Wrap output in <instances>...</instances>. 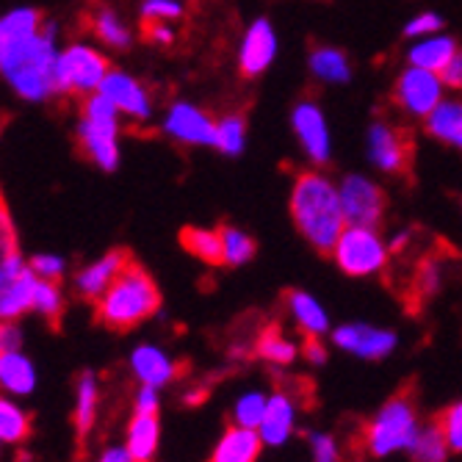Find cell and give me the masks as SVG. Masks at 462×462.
Instances as JSON below:
<instances>
[{"instance_id": "obj_1", "label": "cell", "mask_w": 462, "mask_h": 462, "mask_svg": "<svg viewBox=\"0 0 462 462\" xmlns=\"http://www.w3.org/2000/svg\"><path fill=\"white\" fill-rule=\"evenodd\" d=\"M59 25L42 20L39 9L17 6L0 14V78L25 103L61 97Z\"/></svg>"}, {"instance_id": "obj_2", "label": "cell", "mask_w": 462, "mask_h": 462, "mask_svg": "<svg viewBox=\"0 0 462 462\" xmlns=\"http://www.w3.org/2000/svg\"><path fill=\"white\" fill-rule=\"evenodd\" d=\"M291 217L302 238L321 255H332L346 227L341 191L321 172H300L291 189Z\"/></svg>"}, {"instance_id": "obj_3", "label": "cell", "mask_w": 462, "mask_h": 462, "mask_svg": "<svg viewBox=\"0 0 462 462\" xmlns=\"http://www.w3.org/2000/svg\"><path fill=\"white\" fill-rule=\"evenodd\" d=\"M161 308V291L155 280L136 263H128L111 288L97 300V319L116 332L134 329L152 319Z\"/></svg>"}, {"instance_id": "obj_4", "label": "cell", "mask_w": 462, "mask_h": 462, "mask_svg": "<svg viewBox=\"0 0 462 462\" xmlns=\"http://www.w3.org/2000/svg\"><path fill=\"white\" fill-rule=\"evenodd\" d=\"M418 430H421V421H418L412 399L393 396L365 424L363 443L371 457H391L396 451H407Z\"/></svg>"}, {"instance_id": "obj_5", "label": "cell", "mask_w": 462, "mask_h": 462, "mask_svg": "<svg viewBox=\"0 0 462 462\" xmlns=\"http://www.w3.org/2000/svg\"><path fill=\"white\" fill-rule=\"evenodd\" d=\"M391 255V246L376 227H357L346 225L341 238L335 241L332 261L349 277H371L383 272Z\"/></svg>"}, {"instance_id": "obj_6", "label": "cell", "mask_w": 462, "mask_h": 462, "mask_svg": "<svg viewBox=\"0 0 462 462\" xmlns=\"http://www.w3.org/2000/svg\"><path fill=\"white\" fill-rule=\"evenodd\" d=\"M111 72L108 59L87 45V42H72L59 53V83H61V95H78V97H89L100 92L106 75Z\"/></svg>"}, {"instance_id": "obj_7", "label": "cell", "mask_w": 462, "mask_h": 462, "mask_svg": "<svg viewBox=\"0 0 462 462\" xmlns=\"http://www.w3.org/2000/svg\"><path fill=\"white\" fill-rule=\"evenodd\" d=\"M39 277L31 261L20 249L9 252L0 261V321H20L23 316L33 313V293Z\"/></svg>"}, {"instance_id": "obj_8", "label": "cell", "mask_w": 462, "mask_h": 462, "mask_svg": "<svg viewBox=\"0 0 462 462\" xmlns=\"http://www.w3.org/2000/svg\"><path fill=\"white\" fill-rule=\"evenodd\" d=\"M368 158L380 172L388 175H410L412 172V136L404 128L376 119L371 122L365 136Z\"/></svg>"}, {"instance_id": "obj_9", "label": "cell", "mask_w": 462, "mask_h": 462, "mask_svg": "<svg viewBox=\"0 0 462 462\" xmlns=\"http://www.w3.org/2000/svg\"><path fill=\"white\" fill-rule=\"evenodd\" d=\"M443 89H446V83H443L440 72H432L424 67H407L396 78L393 97H396L399 108L407 111L410 116L427 119L443 103Z\"/></svg>"}, {"instance_id": "obj_10", "label": "cell", "mask_w": 462, "mask_h": 462, "mask_svg": "<svg viewBox=\"0 0 462 462\" xmlns=\"http://www.w3.org/2000/svg\"><path fill=\"white\" fill-rule=\"evenodd\" d=\"M341 191V205H344V217L346 225L357 227H380L388 197L380 183H374L363 175H346L338 186Z\"/></svg>"}, {"instance_id": "obj_11", "label": "cell", "mask_w": 462, "mask_h": 462, "mask_svg": "<svg viewBox=\"0 0 462 462\" xmlns=\"http://www.w3.org/2000/svg\"><path fill=\"white\" fill-rule=\"evenodd\" d=\"M119 119H92V116H78V125H75V136H78V144L83 150L97 170L103 172H116L119 166Z\"/></svg>"}, {"instance_id": "obj_12", "label": "cell", "mask_w": 462, "mask_h": 462, "mask_svg": "<svg viewBox=\"0 0 462 462\" xmlns=\"http://www.w3.org/2000/svg\"><path fill=\"white\" fill-rule=\"evenodd\" d=\"M332 344L360 360H385L399 346V338L393 329L352 321V324H341L332 332Z\"/></svg>"}, {"instance_id": "obj_13", "label": "cell", "mask_w": 462, "mask_h": 462, "mask_svg": "<svg viewBox=\"0 0 462 462\" xmlns=\"http://www.w3.org/2000/svg\"><path fill=\"white\" fill-rule=\"evenodd\" d=\"M163 134L189 147H217V122L199 106L178 100L163 114Z\"/></svg>"}, {"instance_id": "obj_14", "label": "cell", "mask_w": 462, "mask_h": 462, "mask_svg": "<svg viewBox=\"0 0 462 462\" xmlns=\"http://www.w3.org/2000/svg\"><path fill=\"white\" fill-rule=\"evenodd\" d=\"M291 125H293V134H297L305 155L313 163H327L332 142H329V128H327V119L321 114L319 103L316 100L297 103V108L291 114Z\"/></svg>"}, {"instance_id": "obj_15", "label": "cell", "mask_w": 462, "mask_h": 462, "mask_svg": "<svg viewBox=\"0 0 462 462\" xmlns=\"http://www.w3.org/2000/svg\"><path fill=\"white\" fill-rule=\"evenodd\" d=\"M277 56V33L266 17L255 20L241 42V53H238V69L244 78H258L263 75Z\"/></svg>"}, {"instance_id": "obj_16", "label": "cell", "mask_w": 462, "mask_h": 462, "mask_svg": "<svg viewBox=\"0 0 462 462\" xmlns=\"http://www.w3.org/2000/svg\"><path fill=\"white\" fill-rule=\"evenodd\" d=\"M100 92L119 108V114L131 116V119H147L152 114V100L144 83L122 69H111L103 80Z\"/></svg>"}, {"instance_id": "obj_17", "label": "cell", "mask_w": 462, "mask_h": 462, "mask_svg": "<svg viewBox=\"0 0 462 462\" xmlns=\"http://www.w3.org/2000/svg\"><path fill=\"white\" fill-rule=\"evenodd\" d=\"M128 263H131V258H128V252H125V249L106 252V255L95 258L92 263H87L72 277L75 293L83 300H95L97 302Z\"/></svg>"}, {"instance_id": "obj_18", "label": "cell", "mask_w": 462, "mask_h": 462, "mask_svg": "<svg viewBox=\"0 0 462 462\" xmlns=\"http://www.w3.org/2000/svg\"><path fill=\"white\" fill-rule=\"evenodd\" d=\"M128 365H131V374L136 376L139 385L158 388V391L166 388L178 376V363L158 344H139L131 352Z\"/></svg>"}, {"instance_id": "obj_19", "label": "cell", "mask_w": 462, "mask_h": 462, "mask_svg": "<svg viewBox=\"0 0 462 462\" xmlns=\"http://www.w3.org/2000/svg\"><path fill=\"white\" fill-rule=\"evenodd\" d=\"M297 421H300V410H297V402H293L291 393L285 391H277L269 396V404H266V415L258 427V435L263 440V446H285L297 430Z\"/></svg>"}, {"instance_id": "obj_20", "label": "cell", "mask_w": 462, "mask_h": 462, "mask_svg": "<svg viewBox=\"0 0 462 462\" xmlns=\"http://www.w3.org/2000/svg\"><path fill=\"white\" fill-rule=\"evenodd\" d=\"M39 388V368L31 355L12 352L0 355V393H6L12 399H28Z\"/></svg>"}, {"instance_id": "obj_21", "label": "cell", "mask_w": 462, "mask_h": 462, "mask_svg": "<svg viewBox=\"0 0 462 462\" xmlns=\"http://www.w3.org/2000/svg\"><path fill=\"white\" fill-rule=\"evenodd\" d=\"M263 448V440L258 430H246V427H227L214 446V454L208 462H258Z\"/></svg>"}, {"instance_id": "obj_22", "label": "cell", "mask_w": 462, "mask_h": 462, "mask_svg": "<svg viewBox=\"0 0 462 462\" xmlns=\"http://www.w3.org/2000/svg\"><path fill=\"white\" fill-rule=\"evenodd\" d=\"M285 305H288L293 324L300 327V332L305 335V338H321V335L329 329V316L313 293L293 288L285 293Z\"/></svg>"}, {"instance_id": "obj_23", "label": "cell", "mask_w": 462, "mask_h": 462, "mask_svg": "<svg viewBox=\"0 0 462 462\" xmlns=\"http://www.w3.org/2000/svg\"><path fill=\"white\" fill-rule=\"evenodd\" d=\"M125 446H128L136 462H152L161 446L158 412H134L128 432H125Z\"/></svg>"}, {"instance_id": "obj_24", "label": "cell", "mask_w": 462, "mask_h": 462, "mask_svg": "<svg viewBox=\"0 0 462 462\" xmlns=\"http://www.w3.org/2000/svg\"><path fill=\"white\" fill-rule=\"evenodd\" d=\"M100 410V380L95 371H83L75 385V407H72V421L78 435H89Z\"/></svg>"}, {"instance_id": "obj_25", "label": "cell", "mask_w": 462, "mask_h": 462, "mask_svg": "<svg viewBox=\"0 0 462 462\" xmlns=\"http://www.w3.org/2000/svg\"><path fill=\"white\" fill-rule=\"evenodd\" d=\"M427 134L443 144L462 150V100H443L427 116Z\"/></svg>"}, {"instance_id": "obj_26", "label": "cell", "mask_w": 462, "mask_h": 462, "mask_svg": "<svg viewBox=\"0 0 462 462\" xmlns=\"http://www.w3.org/2000/svg\"><path fill=\"white\" fill-rule=\"evenodd\" d=\"M454 53H457V42H454V36L432 33V36L418 39V45L410 48L407 59H410V67H424V69L440 72V69L451 61Z\"/></svg>"}, {"instance_id": "obj_27", "label": "cell", "mask_w": 462, "mask_h": 462, "mask_svg": "<svg viewBox=\"0 0 462 462\" xmlns=\"http://www.w3.org/2000/svg\"><path fill=\"white\" fill-rule=\"evenodd\" d=\"M31 438V415L20 404V399H12L0 393V443L4 446H23Z\"/></svg>"}, {"instance_id": "obj_28", "label": "cell", "mask_w": 462, "mask_h": 462, "mask_svg": "<svg viewBox=\"0 0 462 462\" xmlns=\"http://www.w3.org/2000/svg\"><path fill=\"white\" fill-rule=\"evenodd\" d=\"M255 355L269 365L285 368L300 357V346L291 338H285L277 327H266V329H261L258 341H255Z\"/></svg>"}, {"instance_id": "obj_29", "label": "cell", "mask_w": 462, "mask_h": 462, "mask_svg": "<svg viewBox=\"0 0 462 462\" xmlns=\"http://www.w3.org/2000/svg\"><path fill=\"white\" fill-rule=\"evenodd\" d=\"M310 72L321 83H349V78H352L346 53L338 48H329V45L310 51Z\"/></svg>"}, {"instance_id": "obj_30", "label": "cell", "mask_w": 462, "mask_h": 462, "mask_svg": "<svg viewBox=\"0 0 462 462\" xmlns=\"http://www.w3.org/2000/svg\"><path fill=\"white\" fill-rule=\"evenodd\" d=\"M92 33L103 42V45L114 48V51H128L131 42H134V33L114 9L108 6H100L95 14H92Z\"/></svg>"}, {"instance_id": "obj_31", "label": "cell", "mask_w": 462, "mask_h": 462, "mask_svg": "<svg viewBox=\"0 0 462 462\" xmlns=\"http://www.w3.org/2000/svg\"><path fill=\"white\" fill-rule=\"evenodd\" d=\"M180 244L186 246V252L202 263H222V236L219 230H208V227H186L180 230Z\"/></svg>"}, {"instance_id": "obj_32", "label": "cell", "mask_w": 462, "mask_h": 462, "mask_svg": "<svg viewBox=\"0 0 462 462\" xmlns=\"http://www.w3.org/2000/svg\"><path fill=\"white\" fill-rule=\"evenodd\" d=\"M410 457L415 462H446L451 448L446 443V435L440 432L438 421L435 424H421V430H418L415 440L410 443Z\"/></svg>"}, {"instance_id": "obj_33", "label": "cell", "mask_w": 462, "mask_h": 462, "mask_svg": "<svg viewBox=\"0 0 462 462\" xmlns=\"http://www.w3.org/2000/svg\"><path fill=\"white\" fill-rule=\"evenodd\" d=\"M219 236H222V263L227 266H246L252 258H255L258 252V244L249 233L238 230V227H219Z\"/></svg>"}, {"instance_id": "obj_34", "label": "cell", "mask_w": 462, "mask_h": 462, "mask_svg": "<svg viewBox=\"0 0 462 462\" xmlns=\"http://www.w3.org/2000/svg\"><path fill=\"white\" fill-rule=\"evenodd\" d=\"M266 404H269V393H263V391L241 393L233 404V424L246 427V430H258L266 415Z\"/></svg>"}, {"instance_id": "obj_35", "label": "cell", "mask_w": 462, "mask_h": 462, "mask_svg": "<svg viewBox=\"0 0 462 462\" xmlns=\"http://www.w3.org/2000/svg\"><path fill=\"white\" fill-rule=\"evenodd\" d=\"M217 147L230 158L244 152V147H246V122H244L241 114H227V116H222L217 122Z\"/></svg>"}, {"instance_id": "obj_36", "label": "cell", "mask_w": 462, "mask_h": 462, "mask_svg": "<svg viewBox=\"0 0 462 462\" xmlns=\"http://www.w3.org/2000/svg\"><path fill=\"white\" fill-rule=\"evenodd\" d=\"M64 305H67V300H64L61 285L53 280H39L36 293H33V313L48 321H59L64 313Z\"/></svg>"}, {"instance_id": "obj_37", "label": "cell", "mask_w": 462, "mask_h": 462, "mask_svg": "<svg viewBox=\"0 0 462 462\" xmlns=\"http://www.w3.org/2000/svg\"><path fill=\"white\" fill-rule=\"evenodd\" d=\"M438 427L446 435V443L454 454H462V402L448 404L440 418H438Z\"/></svg>"}, {"instance_id": "obj_38", "label": "cell", "mask_w": 462, "mask_h": 462, "mask_svg": "<svg viewBox=\"0 0 462 462\" xmlns=\"http://www.w3.org/2000/svg\"><path fill=\"white\" fill-rule=\"evenodd\" d=\"M39 280H53L59 282L67 274V258L56 255V252H36L33 258H28Z\"/></svg>"}, {"instance_id": "obj_39", "label": "cell", "mask_w": 462, "mask_h": 462, "mask_svg": "<svg viewBox=\"0 0 462 462\" xmlns=\"http://www.w3.org/2000/svg\"><path fill=\"white\" fill-rule=\"evenodd\" d=\"M144 23H166V20H178L183 14L180 0H142L139 9Z\"/></svg>"}, {"instance_id": "obj_40", "label": "cell", "mask_w": 462, "mask_h": 462, "mask_svg": "<svg viewBox=\"0 0 462 462\" xmlns=\"http://www.w3.org/2000/svg\"><path fill=\"white\" fill-rule=\"evenodd\" d=\"M310 451H313V462H341V448L338 440L327 432H313L310 435Z\"/></svg>"}, {"instance_id": "obj_41", "label": "cell", "mask_w": 462, "mask_h": 462, "mask_svg": "<svg viewBox=\"0 0 462 462\" xmlns=\"http://www.w3.org/2000/svg\"><path fill=\"white\" fill-rule=\"evenodd\" d=\"M440 291V266L435 261H424L415 274V293L418 297H432Z\"/></svg>"}, {"instance_id": "obj_42", "label": "cell", "mask_w": 462, "mask_h": 462, "mask_svg": "<svg viewBox=\"0 0 462 462\" xmlns=\"http://www.w3.org/2000/svg\"><path fill=\"white\" fill-rule=\"evenodd\" d=\"M440 28H443V20H440L438 14H432V12H424V14L412 17V20L404 25V36H407V39H424V36H430V33H438Z\"/></svg>"}, {"instance_id": "obj_43", "label": "cell", "mask_w": 462, "mask_h": 462, "mask_svg": "<svg viewBox=\"0 0 462 462\" xmlns=\"http://www.w3.org/2000/svg\"><path fill=\"white\" fill-rule=\"evenodd\" d=\"M25 346V332L20 321H0V355H12Z\"/></svg>"}, {"instance_id": "obj_44", "label": "cell", "mask_w": 462, "mask_h": 462, "mask_svg": "<svg viewBox=\"0 0 462 462\" xmlns=\"http://www.w3.org/2000/svg\"><path fill=\"white\" fill-rule=\"evenodd\" d=\"M17 249V233H14V225H12V214L0 197V261H4L9 252Z\"/></svg>"}, {"instance_id": "obj_45", "label": "cell", "mask_w": 462, "mask_h": 462, "mask_svg": "<svg viewBox=\"0 0 462 462\" xmlns=\"http://www.w3.org/2000/svg\"><path fill=\"white\" fill-rule=\"evenodd\" d=\"M144 39L150 42V45L170 48L172 42H175V31L166 23H144Z\"/></svg>"}, {"instance_id": "obj_46", "label": "cell", "mask_w": 462, "mask_h": 462, "mask_svg": "<svg viewBox=\"0 0 462 462\" xmlns=\"http://www.w3.org/2000/svg\"><path fill=\"white\" fill-rule=\"evenodd\" d=\"M161 410V391L139 385L136 399H134V412H158Z\"/></svg>"}, {"instance_id": "obj_47", "label": "cell", "mask_w": 462, "mask_h": 462, "mask_svg": "<svg viewBox=\"0 0 462 462\" xmlns=\"http://www.w3.org/2000/svg\"><path fill=\"white\" fill-rule=\"evenodd\" d=\"M440 78L446 83V89H462V51L451 56V61L440 69Z\"/></svg>"}, {"instance_id": "obj_48", "label": "cell", "mask_w": 462, "mask_h": 462, "mask_svg": "<svg viewBox=\"0 0 462 462\" xmlns=\"http://www.w3.org/2000/svg\"><path fill=\"white\" fill-rule=\"evenodd\" d=\"M97 462H136L134 454L128 451L125 443H114V446H106L97 457Z\"/></svg>"}, {"instance_id": "obj_49", "label": "cell", "mask_w": 462, "mask_h": 462, "mask_svg": "<svg viewBox=\"0 0 462 462\" xmlns=\"http://www.w3.org/2000/svg\"><path fill=\"white\" fill-rule=\"evenodd\" d=\"M302 355H305L313 365H321V363L327 360V349L321 346V338H308V341H305Z\"/></svg>"}, {"instance_id": "obj_50", "label": "cell", "mask_w": 462, "mask_h": 462, "mask_svg": "<svg viewBox=\"0 0 462 462\" xmlns=\"http://www.w3.org/2000/svg\"><path fill=\"white\" fill-rule=\"evenodd\" d=\"M4 448H6V446H4V443H0V457H4Z\"/></svg>"}]
</instances>
